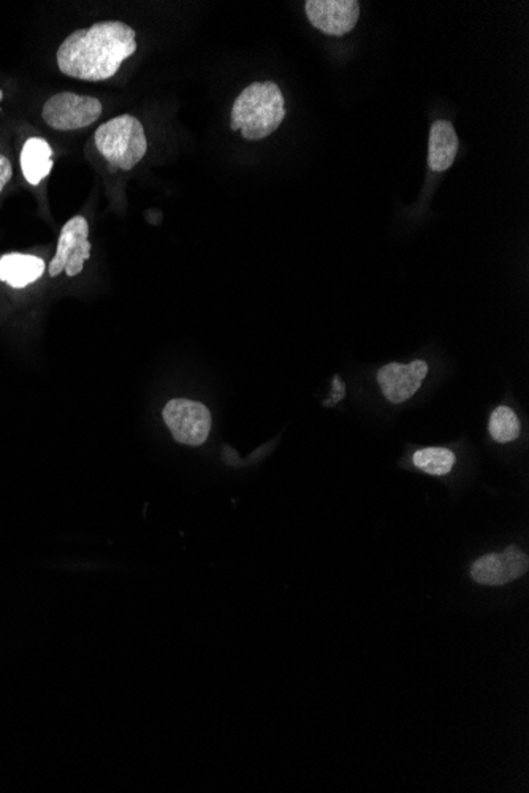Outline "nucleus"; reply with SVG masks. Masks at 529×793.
Returning a JSON list of instances; mask_svg holds the SVG:
<instances>
[{"mask_svg": "<svg viewBox=\"0 0 529 793\" xmlns=\"http://www.w3.org/2000/svg\"><path fill=\"white\" fill-rule=\"evenodd\" d=\"M104 115L102 101L77 92H59L45 101L41 119L56 131L88 129Z\"/></svg>", "mask_w": 529, "mask_h": 793, "instance_id": "5", "label": "nucleus"}, {"mask_svg": "<svg viewBox=\"0 0 529 793\" xmlns=\"http://www.w3.org/2000/svg\"><path fill=\"white\" fill-rule=\"evenodd\" d=\"M414 464L420 471L431 473V476H444L452 471L453 464H455V454L448 449H439V447L423 449L414 454Z\"/></svg>", "mask_w": 529, "mask_h": 793, "instance_id": "14", "label": "nucleus"}, {"mask_svg": "<svg viewBox=\"0 0 529 793\" xmlns=\"http://www.w3.org/2000/svg\"><path fill=\"white\" fill-rule=\"evenodd\" d=\"M0 100H2V91H0Z\"/></svg>", "mask_w": 529, "mask_h": 793, "instance_id": "16", "label": "nucleus"}, {"mask_svg": "<svg viewBox=\"0 0 529 793\" xmlns=\"http://www.w3.org/2000/svg\"><path fill=\"white\" fill-rule=\"evenodd\" d=\"M89 233H91L89 222L80 214L70 217L63 224L55 255L47 270L50 280H58L61 276L74 280L85 272L86 262L91 261L92 244Z\"/></svg>", "mask_w": 529, "mask_h": 793, "instance_id": "4", "label": "nucleus"}, {"mask_svg": "<svg viewBox=\"0 0 529 793\" xmlns=\"http://www.w3.org/2000/svg\"><path fill=\"white\" fill-rule=\"evenodd\" d=\"M460 143L452 123L439 119L431 126L428 143V165L431 170L442 173L452 167L459 154Z\"/></svg>", "mask_w": 529, "mask_h": 793, "instance_id": "12", "label": "nucleus"}, {"mask_svg": "<svg viewBox=\"0 0 529 793\" xmlns=\"http://www.w3.org/2000/svg\"><path fill=\"white\" fill-rule=\"evenodd\" d=\"M137 50V31L133 26L116 20L99 21L63 39L56 62L61 74L74 80L108 81Z\"/></svg>", "mask_w": 529, "mask_h": 793, "instance_id": "1", "label": "nucleus"}, {"mask_svg": "<svg viewBox=\"0 0 529 793\" xmlns=\"http://www.w3.org/2000/svg\"><path fill=\"white\" fill-rule=\"evenodd\" d=\"M94 145L111 168L130 172L145 159L149 143L137 116L119 115L96 130Z\"/></svg>", "mask_w": 529, "mask_h": 793, "instance_id": "3", "label": "nucleus"}, {"mask_svg": "<svg viewBox=\"0 0 529 793\" xmlns=\"http://www.w3.org/2000/svg\"><path fill=\"white\" fill-rule=\"evenodd\" d=\"M307 20L325 36L343 37L355 28L360 18L356 0H307Z\"/></svg>", "mask_w": 529, "mask_h": 793, "instance_id": "7", "label": "nucleus"}, {"mask_svg": "<svg viewBox=\"0 0 529 793\" xmlns=\"http://www.w3.org/2000/svg\"><path fill=\"white\" fill-rule=\"evenodd\" d=\"M163 415L175 441L183 446H204L212 431V413L202 402L176 398L165 404Z\"/></svg>", "mask_w": 529, "mask_h": 793, "instance_id": "6", "label": "nucleus"}, {"mask_svg": "<svg viewBox=\"0 0 529 793\" xmlns=\"http://www.w3.org/2000/svg\"><path fill=\"white\" fill-rule=\"evenodd\" d=\"M528 556L519 548L509 547L504 552H491L472 566V580L486 586H502L527 574Z\"/></svg>", "mask_w": 529, "mask_h": 793, "instance_id": "8", "label": "nucleus"}, {"mask_svg": "<svg viewBox=\"0 0 529 793\" xmlns=\"http://www.w3.org/2000/svg\"><path fill=\"white\" fill-rule=\"evenodd\" d=\"M13 164L6 153L0 151V195L7 189V186L13 179Z\"/></svg>", "mask_w": 529, "mask_h": 793, "instance_id": "15", "label": "nucleus"}, {"mask_svg": "<svg viewBox=\"0 0 529 793\" xmlns=\"http://www.w3.org/2000/svg\"><path fill=\"white\" fill-rule=\"evenodd\" d=\"M47 270V262L40 255L10 252L0 257V284L11 291H26L39 284Z\"/></svg>", "mask_w": 529, "mask_h": 793, "instance_id": "10", "label": "nucleus"}, {"mask_svg": "<svg viewBox=\"0 0 529 793\" xmlns=\"http://www.w3.org/2000/svg\"><path fill=\"white\" fill-rule=\"evenodd\" d=\"M428 374V364L415 360L411 364L390 363L378 374L379 385L392 402H404L414 396Z\"/></svg>", "mask_w": 529, "mask_h": 793, "instance_id": "9", "label": "nucleus"}, {"mask_svg": "<svg viewBox=\"0 0 529 793\" xmlns=\"http://www.w3.org/2000/svg\"><path fill=\"white\" fill-rule=\"evenodd\" d=\"M520 420L512 409L498 408L490 417L489 431L491 438L499 443L516 441L520 435Z\"/></svg>", "mask_w": 529, "mask_h": 793, "instance_id": "13", "label": "nucleus"}, {"mask_svg": "<svg viewBox=\"0 0 529 793\" xmlns=\"http://www.w3.org/2000/svg\"><path fill=\"white\" fill-rule=\"evenodd\" d=\"M22 176L31 186H40L55 167V151L50 143L41 137H29L20 154Z\"/></svg>", "mask_w": 529, "mask_h": 793, "instance_id": "11", "label": "nucleus"}, {"mask_svg": "<svg viewBox=\"0 0 529 793\" xmlns=\"http://www.w3.org/2000/svg\"><path fill=\"white\" fill-rule=\"evenodd\" d=\"M285 99L275 81H254L243 89L232 107L231 129L247 141H261L284 123Z\"/></svg>", "mask_w": 529, "mask_h": 793, "instance_id": "2", "label": "nucleus"}]
</instances>
